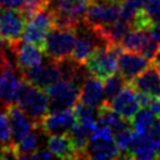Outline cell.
<instances>
[{
  "instance_id": "cell-1",
  "label": "cell",
  "mask_w": 160,
  "mask_h": 160,
  "mask_svg": "<svg viewBox=\"0 0 160 160\" xmlns=\"http://www.w3.org/2000/svg\"><path fill=\"white\" fill-rule=\"evenodd\" d=\"M15 104L38 125L49 112V98L44 89H40L25 79L19 89Z\"/></svg>"
},
{
  "instance_id": "cell-2",
  "label": "cell",
  "mask_w": 160,
  "mask_h": 160,
  "mask_svg": "<svg viewBox=\"0 0 160 160\" xmlns=\"http://www.w3.org/2000/svg\"><path fill=\"white\" fill-rule=\"evenodd\" d=\"M82 81L75 78H61L55 84L45 89L49 98V110H69L74 109L79 101V94Z\"/></svg>"
},
{
  "instance_id": "cell-3",
  "label": "cell",
  "mask_w": 160,
  "mask_h": 160,
  "mask_svg": "<svg viewBox=\"0 0 160 160\" xmlns=\"http://www.w3.org/2000/svg\"><path fill=\"white\" fill-rule=\"evenodd\" d=\"M75 40H76L75 28H61L54 25L45 38L42 51L45 56L49 59L56 61L66 60L71 58Z\"/></svg>"
},
{
  "instance_id": "cell-4",
  "label": "cell",
  "mask_w": 160,
  "mask_h": 160,
  "mask_svg": "<svg viewBox=\"0 0 160 160\" xmlns=\"http://www.w3.org/2000/svg\"><path fill=\"white\" fill-rule=\"evenodd\" d=\"M122 46L118 45H101L85 61V66L90 75L105 80L118 71V55L122 51Z\"/></svg>"
},
{
  "instance_id": "cell-5",
  "label": "cell",
  "mask_w": 160,
  "mask_h": 160,
  "mask_svg": "<svg viewBox=\"0 0 160 160\" xmlns=\"http://www.w3.org/2000/svg\"><path fill=\"white\" fill-rule=\"evenodd\" d=\"M120 158V149L114 139V132L108 126L96 125L85 149V159Z\"/></svg>"
},
{
  "instance_id": "cell-6",
  "label": "cell",
  "mask_w": 160,
  "mask_h": 160,
  "mask_svg": "<svg viewBox=\"0 0 160 160\" xmlns=\"http://www.w3.org/2000/svg\"><path fill=\"white\" fill-rule=\"evenodd\" d=\"M24 78L20 69L16 66L14 60H10L5 55L4 61L0 66V105L6 108L15 104L19 89L21 86Z\"/></svg>"
},
{
  "instance_id": "cell-7",
  "label": "cell",
  "mask_w": 160,
  "mask_h": 160,
  "mask_svg": "<svg viewBox=\"0 0 160 160\" xmlns=\"http://www.w3.org/2000/svg\"><path fill=\"white\" fill-rule=\"evenodd\" d=\"M52 26H54V15L48 6H44L26 19V24L21 39L24 41L35 44L42 49L45 38Z\"/></svg>"
},
{
  "instance_id": "cell-8",
  "label": "cell",
  "mask_w": 160,
  "mask_h": 160,
  "mask_svg": "<svg viewBox=\"0 0 160 160\" xmlns=\"http://www.w3.org/2000/svg\"><path fill=\"white\" fill-rule=\"evenodd\" d=\"M76 40L71 52V59L79 64H85L88 58L94 52V50L106 42L100 38V35L84 21L75 26Z\"/></svg>"
},
{
  "instance_id": "cell-9",
  "label": "cell",
  "mask_w": 160,
  "mask_h": 160,
  "mask_svg": "<svg viewBox=\"0 0 160 160\" xmlns=\"http://www.w3.org/2000/svg\"><path fill=\"white\" fill-rule=\"evenodd\" d=\"M121 4L115 1L90 0L84 22L90 28H99L121 19Z\"/></svg>"
},
{
  "instance_id": "cell-10",
  "label": "cell",
  "mask_w": 160,
  "mask_h": 160,
  "mask_svg": "<svg viewBox=\"0 0 160 160\" xmlns=\"http://www.w3.org/2000/svg\"><path fill=\"white\" fill-rule=\"evenodd\" d=\"M21 74L26 81L44 90L62 78V70H61L60 61H56L49 58L46 61L44 60L41 64L36 66L22 70Z\"/></svg>"
},
{
  "instance_id": "cell-11",
  "label": "cell",
  "mask_w": 160,
  "mask_h": 160,
  "mask_svg": "<svg viewBox=\"0 0 160 160\" xmlns=\"http://www.w3.org/2000/svg\"><path fill=\"white\" fill-rule=\"evenodd\" d=\"M26 18L20 9L0 6V38L6 42L21 40Z\"/></svg>"
},
{
  "instance_id": "cell-12",
  "label": "cell",
  "mask_w": 160,
  "mask_h": 160,
  "mask_svg": "<svg viewBox=\"0 0 160 160\" xmlns=\"http://www.w3.org/2000/svg\"><path fill=\"white\" fill-rule=\"evenodd\" d=\"M8 44L12 51L15 64L20 69V71L36 66L44 61L45 54L42 49L35 44L24 40L22 41L18 40L15 42H8Z\"/></svg>"
},
{
  "instance_id": "cell-13",
  "label": "cell",
  "mask_w": 160,
  "mask_h": 160,
  "mask_svg": "<svg viewBox=\"0 0 160 160\" xmlns=\"http://www.w3.org/2000/svg\"><path fill=\"white\" fill-rule=\"evenodd\" d=\"M151 60L140 52L122 50L118 55V71L130 84L138 75L150 66Z\"/></svg>"
},
{
  "instance_id": "cell-14",
  "label": "cell",
  "mask_w": 160,
  "mask_h": 160,
  "mask_svg": "<svg viewBox=\"0 0 160 160\" xmlns=\"http://www.w3.org/2000/svg\"><path fill=\"white\" fill-rule=\"evenodd\" d=\"M76 122L78 120L74 114V110L69 109L48 112L38 125L42 129L46 136H49L55 134H68Z\"/></svg>"
},
{
  "instance_id": "cell-15",
  "label": "cell",
  "mask_w": 160,
  "mask_h": 160,
  "mask_svg": "<svg viewBox=\"0 0 160 160\" xmlns=\"http://www.w3.org/2000/svg\"><path fill=\"white\" fill-rule=\"evenodd\" d=\"M6 114L10 124L11 140L14 145L18 144L21 139H24L36 126V124L16 104H11L6 106Z\"/></svg>"
},
{
  "instance_id": "cell-16",
  "label": "cell",
  "mask_w": 160,
  "mask_h": 160,
  "mask_svg": "<svg viewBox=\"0 0 160 160\" xmlns=\"http://www.w3.org/2000/svg\"><path fill=\"white\" fill-rule=\"evenodd\" d=\"M109 105L114 111L130 121L141 106L138 99V92L130 84L125 85L124 89L109 102Z\"/></svg>"
},
{
  "instance_id": "cell-17",
  "label": "cell",
  "mask_w": 160,
  "mask_h": 160,
  "mask_svg": "<svg viewBox=\"0 0 160 160\" xmlns=\"http://www.w3.org/2000/svg\"><path fill=\"white\" fill-rule=\"evenodd\" d=\"M125 159H140L150 160L158 158V149L155 148L149 132H139L134 130L132 140L129 145V149L124 154Z\"/></svg>"
},
{
  "instance_id": "cell-18",
  "label": "cell",
  "mask_w": 160,
  "mask_h": 160,
  "mask_svg": "<svg viewBox=\"0 0 160 160\" xmlns=\"http://www.w3.org/2000/svg\"><path fill=\"white\" fill-rule=\"evenodd\" d=\"M79 101L95 108H102L104 105L109 104L106 101L104 84L101 82V80L92 75H88L84 82L81 84Z\"/></svg>"
},
{
  "instance_id": "cell-19",
  "label": "cell",
  "mask_w": 160,
  "mask_h": 160,
  "mask_svg": "<svg viewBox=\"0 0 160 160\" xmlns=\"http://www.w3.org/2000/svg\"><path fill=\"white\" fill-rule=\"evenodd\" d=\"M130 85L138 91L152 98H160V72L155 66H149L138 75Z\"/></svg>"
},
{
  "instance_id": "cell-20",
  "label": "cell",
  "mask_w": 160,
  "mask_h": 160,
  "mask_svg": "<svg viewBox=\"0 0 160 160\" xmlns=\"http://www.w3.org/2000/svg\"><path fill=\"white\" fill-rule=\"evenodd\" d=\"M46 149L60 159H78L76 149L70 139L69 134H55L49 135L46 141Z\"/></svg>"
},
{
  "instance_id": "cell-21",
  "label": "cell",
  "mask_w": 160,
  "mask_h": 160,
  "mask_svg": "<svg viewBox=\"0 0 160 160\" xmlns=\"http://www.w3.org/2000/svg\"><path fill=\"white\" fill-rule=\"evenodd\" d=\"M92 29L100 35V38L106 42V45H118L132 28L124 19H119L114 22Z\"/></svg>"
},
{
  "instance_id": "cell-22",
  "label": "cell",
  "mask_w": 160,
  "mask_h": 160,
  "mask_svg": "<svg viewBox=\"0 0 160 160\" xmlns=\"http://www.w3.org/2000/svg\"><path fill=\"white\" fill-rule=\"evenodd\" d=\"M46 134L42 129L36 125L35 129L29 132L24 139H21L18 144L14 145L18 159H31V156L42 146V136Z\"/></svg>"
},
{
  "instance_id": "cell-23",
  "label": "cell",
  "mask_w": 160,
  "mask_h": 160,
  "mask_svg": "<svg viewBox=\"0 0 160 160\" xmlns=\"http://www.w3.org/2000/svg\"><path fill=\"white\" fill-rule=\"evenodd\" d=\"M151 39H152V36H151L149 30L131 29L125 35V38L121 40L120 45L122 46L124 50L142 54V51L145 50V48L148 46V44L150 42Z\"/></svg>"
},
{
  "instance_id": "cell-24",
  "label": "cell",
  "mask_w": 160,
  "mask_h": 160,
  "mask_svg": "<svg viewBox=\"0 0 160 160\" xmlns=\"http://www.w3.org/2000/svg\"><path fill=\"white\" fill-rule=\"evenodd\" d=\"M94 129H95V126L78 121L68 132L70 139L72 140L75 149H76L78 159H85V149H86V145L90 140V136H91Z\"/></svg>"
},
{
  "instance_id": "cell-25",
  "label": "cell",
  "mask_w": 160,
  "mask_h": 160,
  "mask_svg": "<svg viewBox=\"0 0 160 160\" xmlns=\"http://www.w3.org/2000/svg\"><path fill=\"white\" fill-rule=\"evenodd\" d=\"M72 110H74V114L79 122L96 126L99 118H100V108H95V106L88 105L85 102L78 101Z\"/></svg>"
},
{
  "instance_id": "cell-26",
  "label": "cell",
  "mask_w": 160,
  "mask_h": 160,
  "mask_svg": "<svg viewBox=\"0 0 160 160\" xmlns=\"http://www.w3.org/2000/svg\"><path fill=\"white\" fill-rule=\"evenodd\" d=\"M156 118L158 116L149 108L139 109V111L131 119L132 129L135 131H139V132H149V130L152 126V124L156 120Z\"/></svg>"
},
{
  "instance_id": "cell-27",
  "label": "cell",
  "mask_w": 160,
  "mask_h": 160,
  "mask_svg": "<svg viewBox=\"0 0 160 160\" xmlns=\"http://www.w3.org/2000/svg\"><path fill=\"white\" fill-rule=\"evenodd\" d=\"M126 80L119 74L115 72L111 76L106 78L104 80V90H105V96H106V101L110 102L126 85Z\"/></svg>"
},
{
  "instance_id": "cell-28",
  "label": "cell",
  "mask_w": 160,
  "mask_h": 160,
  "mask_svg": "<svg viewBox=\"0 0 160 160\" xmlns=\"http://www.w3.org/2000/svg\"><path fill=\"white\" fill-rule=\"evenodd\" d=\"M146 0H125L121 4V19L128 21L131 25L135 15L144 9Z\"/></svg>"
},
{
  "instance_id": "cell-29",
  "label": "cell",
  "mask_w": 160,
  "mask_h": 160,
  "mask_svg": "<svg viewBox=\"0 0 160 160\" xmlns=\"http://www.w3.org/2000/svg\"><path fill=\"white\" fill-rule=\"evenodd\" d=\"M0 144L4 148L14 146L11 140V130H10V124L6 114V108H5V111H0Z\"/></svg>"
},
{
  "instance_id": "cell-30",
  "label": "cell",
  "mask_w": 160,
  "mask_h": 160,
  "mask_svg": "<svg viewBox=\"0 0 160 160\" xmlns=\"http://www.w3.org/2000/svg\"><path fill=\"white\" fill-rule=\"evenodd\" d=\"M144 12L151 21V24L160 22V0H146Z\"/></svg>"
},
{
  "instance_id": "cell-31",
  "label": "cell",
  "mask_w": 160,
  "mask_h": 160,
  "mask_svg": "<svg viewBox=\"0 0 160 160\" xmlns=\"http://www.w3.org/2000/svg\"><path fill=\"white\" fill-rule=\"evenodd\" d=\"M149 135L159 152L160 151V118H156V120L154 121L152 126L149 130Z\"/></svg>"
},
{
  "instance_id": "cell-32",
  "label": "cell",
  "mask_w": 160,
  "mask_h": 160,
  "mask_svg": "<svg viewBox=\"0 0 160 160\" xmlns=\"http://www.w3.org/2000/svg\"><path fill=\"white\" fill-rule=\"evenodd\" d=\"M54 158H55V156H54L48 149H42V148L39 149V150L31 156V159H49V160H50V159H54Z\"/></svg>"
},
{
  "instance_id": "cell-33",
  "label": "cell",
  "mask_w": 160,
  "mask_h": 160,
  "mask_svg": "<svg viewBox=\"0 0 160 160\" xmlns=\"http://www.w3.org/2000/svg\"><path fill=\"white\" fill-rule=\"evenodd\" d=\"M150 34H151V36L156 40V42L159 44V46H160V22H156V24H154L151 28H150Z\"/></svg>"
},
{
  "instance_id": "cell-34",
  "label": "cell",
  "mask_w": 160,
  "mask_h": 160,
  "mask_svg": "<svg viewBox=\"0 0 160 160\" xmlns=\"http://www.w3.org/2000/svg\"><path fill=\"white\" fill-rule=\"evenodd\" d=\"M4 49H5V44H4V40L0 38V55L4 52Z\"/></svg>"
},
{
  "instance_id": "cell-35",
  "label": "cell",
  "mask_w": 160,
  "mask_h": 160,
  "mask_svg": "<svg viewBox=\"0 0 160 160\" xmlns=\"http://www.w3.org/2000/svg\"><path fill=\"white\" fill-rule=\"evenodd\" d=\"M154 66H155V68L159 70V72H160V61H159V62H155V64H154Z\"/></svg>"
},
{
  "instance_id": "cell-36",
  "label": "cell",
  "mask_w": 160,
  "mask_h": 160,
  "mask_svg": "<svg viewBox=\"0 0 160 160\" xmlns=\"http://www.w3.org/2000/svg\"><path fill=\"white\" fill-rule=\"evenodd\" d=\"M104 1H115V2H124L125 0H104Z\"/></svg>"
},
{
  "instance_id": "cell-37",
  "label": "cell",
  "mask_w": 160,
  "mask_h": 160,
  "mask_svg": "<svg viewBox=\"0 0 160 160\" xmlns=\"http://www.w3.org/2000/svg\"><path fill=\"white\" fill-rule=\"evenodd\" d=\"M2 149H4V146L0 144V154H1V151H2Z\"/></svg>"
}]
</instances>
